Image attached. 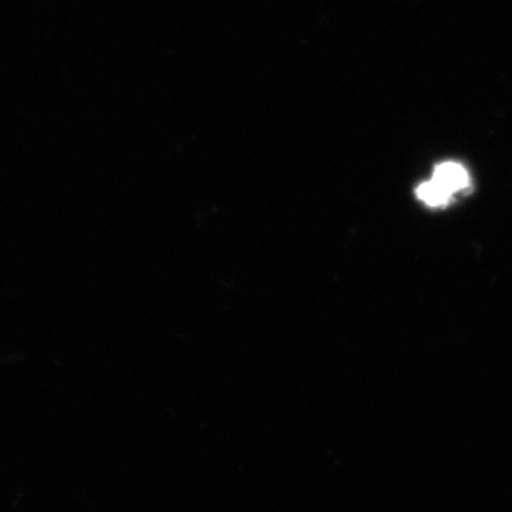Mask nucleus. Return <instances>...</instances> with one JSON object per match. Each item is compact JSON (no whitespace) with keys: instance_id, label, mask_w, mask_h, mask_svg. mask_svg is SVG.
<instances>
[{"instance_id":"1","label":"nucleus","mask_w":512,"mask_h":512,"mask_svg":"<svg viewBox=\"0 0 512 512\" xmlns=\"http://www.w3.org/2000/svg\"><path fill=\"white\" fill-rule=\"evenodd\" d=\"M433 178L439 181L441 185H444L451 194L466 190L468 185H470V177H468L466 168L456 163L437 165L436 170H434Z\"/></svg>"},{"instance_id":"2","label":"nucleus","mask_w":512,"mask_h":512,"mask_svg":"<svg viewBox=\"0 0 512 512\" xmlns=\"http://www.w3.org/2000/svg\"><path fill=\"white\" fill-rule=\"evenodd\" d=\"M451 195L453 194L444 185H441L439 181L434 180V178L420 184L419 188H417V197L421 201L426 202L427 205H431V207L447 204Z\"/></svg>"}]
</instances>
